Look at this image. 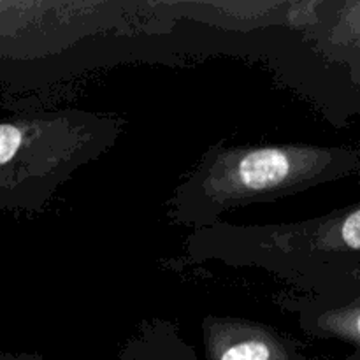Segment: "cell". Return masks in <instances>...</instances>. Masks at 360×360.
I'll return each mask as SVG.
<instances>
[{
  "label": "cell",
  "mask_w": 360,
  "mask_h": 360,
  "mask_svg": "<svg viewBox=\"0 0 360 360\" xmlns=\"http://www.w3.org/2000/svg\"><path fill=\"white\" fill-rule=\"evenodd\" d=\"M360 171V151L320 148H252L218 158L206 179L210 197L224 206L294 190L323 176Z\"/></svg>",
  "instance_id": "cell-1"
},
{
  "label": "cell",
  "mask_w": 360,
  "mask_h": 360,
  "mask_svg": "<svg viewBox=\"0 0 360 360\" xmlns=\"http://www.w3.org/2000/svg\"><path fill=\"white\" fill-rule=\"evenodd\" d=\"M41 137L39 122H0V206L7 207L18 197L16 188L27 181Z\"/></svg>",
  "instance_id": "cell-2"
},
{
  "label": "cell",
  "mask_w": 360,
  "mask_h": 360,
  "mask_svg": "<svg viewBox=\"0 0 360 360\" xmlns=\"http://www.w3.org/2000/svg\"><path fill=\"white\" fill-rule=\"evenodd\" d=\"M210 360H294L280 340L260 329L217 330L207 343Z\"/></svg>",
  "instance_id": "cell-3"
},
{
  "label": "cell",
  "mask_w": 360,
  "mask_h": 360,
  "mask_svg": "<svg viewBox=\"0 0 360 360\" xmlns=\"http://www.w3.org/2000/svg\"><path fill=\"white\" fill-rule=\"evenodd\" d=\"M319 245L326 250L360 253V204L327 218L320 227Z\"/></svg>",
  "instance_id": "cell-4"
},
{
  "label": "cell",
  "mask_w": 360,
  "mask_h": 360,
  "mask_svg": "<svg viewBox=\"0 0 360 360\" xmlns=\"http://www.w3.org/2000/svg\"><path fill=\"white\" fill-rule=\"evenodd\" d=\"M322 323L329 334L350 341L360 348V295L350 304L327 313Z\"/></svg>",
  "instance_id": "cell-5"
},
{
  "label": "cell",
  "mask_w": 360,
  "mask_h": 360,
  "mask_svg": "<svg viewBox=\"0 0 360 360\" xmlns=\"http://www.w3.org/2000/svg\"><path fill=\"white\" fill-rule=\"evenodd\" d=\"M338 39L360 56V2L345 4L338 25Z\"/></svg>",
  "instance_id": "cell-6"
}]
</instances>
